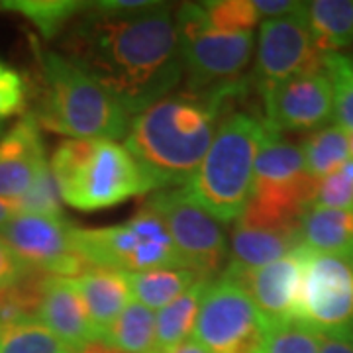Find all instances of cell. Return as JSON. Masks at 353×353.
Instances as JSON below:
<instances>
[{"instance_id":"cell-6","label":"cell","mask_w":353,"mask_h":353,"mask_svg":"<svg viewBox=\"0 0 353 353\" xmlns=\"http://www.w3.org/2000/svg\"><path fill=\"white\" fill-rule=\"evenodd\" d=\"M175 24L187 90L232 102L245 97L250 79L243 77V71L252 61L253 32H216L210 28L204 6L194 2L176 8Z\"/></svg>"},{"instance_id":"cell-32","label":"cell","mask_w":353,"mask_h":353,"mask_svg":"<svg viewBox=\"0 0 353 353\" xmlns=\"http://www.w3.org/2000/svg\"><path fill=\"white\" fill-rule=\"evenodd\" d=\"M310 208H338L353 212V181L341 169L322 176Z\"/></svg>"},{"instance_id":"cell-18","label":"cell","mask_w":353,"mask_h":353,"mask_svg":"<svg viewBox=\"0 0 353 353\" xmlns=\"http://www.w3.org/2000/svg\"><path fill=\"white\" fill-rule=\"evenodd\" d=\"M38 320L75 352L90 341H101L90 324L87 306L69 277H48L39 303Z\"/></svg>"},{"instance_id":"cell-37","label":"cell","mask_w":353,"mask_h":353,"mask_svg":"<svg viewBox=\"0 0 353 353\" xmlns=\"http://www.w3.org/2000/svg\"><path fill=\"white\" fill-rule=\"evenodd\" d=\"M320 353H353V328L322 334Z\"/></svg>"},{"instance_id":"cell-36","label":"cell","mask_w":353,"mask_h":353,"mask_svg":"<svg viewBox=\"0 0 353 353\" xmlns=\"http://www.w3.org/2000/svg\"><path fill=\"white\" fill-rule=\"evenodd\" d=\"M303 4L304 2H292V0H253V6L259 14V18H265V20L289 16L301 10Z\"/></svg>"},{"instance_id":"cell-22","label":"cell","mask_w":353,"mask_h":353,"mask_svg":"<svg viewBox=\"0 0 353 353\" xmlns=\"http://www.w3.org/2000/svg\"><path fill=\"white\" fill-rule=\"evenodd\" d=\"M316 48L343 53L353 48V0H314L304 6Z\"/></svg>"},{"instance_id":"cell-40","label":"cell","mask_w":353,"mask_h":353,"mask_svg":"<svg viewBox=\"0 0 353 353\" xmlns=\"http://www.w3.org/2000/svg\"><path fill=\"white\" fill-rule=\"evenodd\" d=\"M14 216H16V210H14L12 204H8V202L0 199V228L4 226V224H8Z\"/></svg>"},{"instance_id":"cell-21","label":"cell","mask_w":353,"mask_h":353,"mask_svg":"<svg viewBox=\"0 0 353 353\" xmlns=\"http://www.w3.org/2000/svg\"><path fill=\"white\" fill-rule=\"evenodd\" d=\"M301 240L314 253L353 257V212L308 208L301 218Z\"/></svg>"},{"instance_id":"cell-33","label":"cell","mask_w":353,"mask_h":353,"mask_svg":"<svg viewBox=\"0 0 353 353\" xmlns=\"http://www.w3.org/2000/svg\"><path fill=\"white\" fill-rule=\"evenodd\" d=\"M26 85L22 75L0 63V124L24 110Z\"/></svg>"},{"instance_id":"cell-31","label":"cell","mask_w":353,"mask_h":353,"mask_svg":"<svg viewBox=\"0 0 353 353\" xmlns=\"http://www.w3.org/2000/svg\"><path fill=\"white\" fill-rule=\"evenodd\" d=\"M16 214H34V216H48V218H65L63 216V201L59 196L57 183L53 179L51 167L48 165L32 189L26 192L20 201L14 206Z\"/></svg>"},{"instance_id":"cell-15","label":"cell","mask_w":353,"mask_h":353,"mask_svg":"<svg viewBox=\"0 0 353 353\" xmlns=\"http://www.w3.org/2000/svg\"><path fill=\"white\" fill-rule=\"evenodd\" d=\"M308 253L310 250L301 243L277 261L234 279L248 290L269 326L294 320Z\"/></svg>"},{"instance_id":"cell-41","label":"cell","mask_w":353,"mask_h":353,"mask_svg":"<svg viewBox=\"0 0 353 353\" xmlns=\"http://www.w3.org/2000/svg\"><path fill=\"white\" fill-rule=\"evenodd\" d=\"M4 136V128H2V124H0V138Z\"/></svg>"},{"instance_id":"cell-29","label":"cell","mask_w":353,"mask_h":353,"mask_svg":"<svg viewBox=\"0 0 353 353\" xmlns=\"http://www.w3.org/2000/svg\"><path fill=\"white\" fill-rule=\"evenodd\" d=\"M322 334L303 322L289 320L269 326L261 353H320Z\"/></svg>"},{"instance_id":"cell-9","label":"cell","mask_w":353,"mask_h":353,"mask_svg":"<svg viewBox=\"0 0 353 353\" xmlns=\"http://www.w3.org/2000/svg\"><path fill=\"white\" fill-rule=\"evenodd\" d=\"M269 322L248 290L234 279L210 281L192 340L210 353H261Z\"/></svg>"},{"instance_id":"cell-25","label":"cell","mask_w":353,"mask_h":353,"mask_svg":"<svg viewBox=\"0 0 353 353\" xmlns=\"http://www.w3.org/2000/svg\"><path fill=\"white\" fill-rule=\"evenodd\" d=\"M301 152L308 175L318 181L338 171L347 159H352L350 136L336 124L318 128L312 134H308L301 141Z\"/></svg>"},{"instance_id":"cell-30","label":"cell","mask_w":353,"mask_h":353,"mask_svg":"<svg viewBox=\"0 0 353 353\" xmlns=\"http://www.w3.org/2000/svg\"><path fill=\"white\" fill-rule=\"evenodd\" d=\"M202 6L210 28L224 34L253 32V28L261 20L253 6V0H212L202 2Z\"/></svg>"},{"instance_id":"cell-34","label":"cell","mask_w":353,"mask_h":353,"mask_svg":"<svg viewBox=\"0 0 353 353\" xmlns=\"http://www.w3.org/2000/svg\"><path fill=\"white\" fill-rule=\"evenodd\" d=\"M157 4L159 2H148V0H101V2H87V12L102 18H126V16L148 12Z\"/></svg>"},{"instance_id":"cell-4","label":"cell","mask_w":353,"mask_h":353,"mask_svg":"<svg viewBox=\"0 0 353 353\" xmlns=\"http://www.w3.org/2000/svg\"><path fill=\"white\" fill-rule=\"evenodd\" d=\"M41 97L34 116L46 130L71 139L126 136L130 114L104 88L57 51L41 53Z\"/></svg>"},{"instance_id":"cell-23","label":"cell","mask_w":353,"mask_h":353,"mask_svg":"<svg viewBox=\"0 0 353 353\" xmlns=\"http://www.w3.org/2000/svg\"><path fill=\"white\" fill-rule=\"evenodd\" d=\"M128 279L134 301L153 312H159L183 292H187L201 277L185 267H163L141 273H128Z\"/></svg>"},{"instance_id":"cell-12","label":"cell","mask_w":353,"mask_h":353,"mask_svg":"<svg viewBox=\"0 0 353 353\" xmlns=\"http://www.w3.org/2000/svg\"><path fill=\"white\" fill-rule=\"evenodd\" d=\"M304 6L306 2L289 16L261 22L252 75L259 92L290 77L322 71L324 53L316 48Z\"/></svg>"},{"instance_id":"cell-16","label":"cell","mask_w":353,"mask_h":353,"mask_svg":"<svg viewBox=\"0 0 353 353\" xmlns=\"http://www.w3.org/2000/svg\"><path fill=\"white\" fill-rule=\"evenodd\" d=\"M48 165L38 118L26 114L0 138V199L16 206Z\"/></svg>"},{"instance_id":"cell-7","label":"cell","mask_w":353,"mask_h":353,"mask_svg":"<svg viewBox=\"0 0 353 353\" xmlns=\"http://www.w3.org/2000/svg\"><path fill=\"white\" fill-rule=\"evenodd\" d=\"M318 179L308 175L301 145L269 132L255 159L250 202L240 224L265 228L301 226L312 206Z\"/></svg>"},{"instance_id":"cell-2","label":"cell","mask_w":353,"mask_h":353,"mask_svg":"<svg viewBox=\"0 0 353 353\" xmlns=\"http://www.w3.org/2000/svg\"><path fill=\"white\" fill-rule=\"evenodd\" d=\"M232 104L185 88L136 114L124 148L153 190L179 189L189 183Z\"/></svg>"},{"instance_id":"cell-10","label":"cell","mask_w":353,"mask_h":353,"mask_svg":"<svg viewBox=\"0 0 353 353\" xmlns=\"http://www.w3.org/2000/svg\"><path fill=\"white\" fill-rule=\"evenodd\" d=\"M145 206L163 220L185 269L210 279L224 267L228 259L224 228L192 201L183 187L157 190Z\"/></svg>"},{"instance_id":"cell-39","label":"cell","mask_w":353,"mask_h":353,"mask_svg":"<svg viewBox=\"0 0 353 353\" xmlns=\"http://www.w3.org/2000/svg\"><path fill=\"white\" fill-rule=\"evenodd\" d=\"M171 353H210V352H208L204 345H201L199 341L190 338V340H187L185 343H181V345H179L176 350H173Z\"/></svg>"},{"instance_id":"cell-13","label":"cell","mask_w":353,"mask_h":353,"mask_svg":"<svg viewBox=\"0 0 353 353\" xmlns=\"http://www.w3.org/2000/svg\"><path fill=\"white\" fill-rule=\"evenodd\" d=\"M73 230L65 218L16 214L0 228V236L30 271L75 279L88 265L75 252Z\"/></svg>"},{"instance_id":"cell-27","label":"cell","mask_w":353,"mask_h":353,"mask_svg":"<svg viewBox=\"0 0 353 353\" xmlns=\"http://www.w3.org/2000/svg\"><path fill=\"white\" fill-rule=\"evenodd\" d=\"M0 353H71L38 318L0 322Z\"/></svg>"},{"instance_id":"cell-5","label":"cell","mask_w":353,"mask_h":353,"mask_svg":"<svg viewBox=\"0 0 353 353\" xmlns=\"http://www.w3.org/2000/svg\"><path fill=\"white\" fill-rule=\"evenodd\" d=\"M50 167L61 201L83 212L153 192L136 159L112 139H65Z\"/></svg>"},{"instance_id":"cell-3","label":"cell","mask_w":353,"mask_h":353,"mask_svg":"<svg viewBox=\"0 0 353 353\" xmlns=\"http://www.w3.org/2000/svg\"><path fill=\"white\" fill-rule=\"evenodd\" d=\"M265 120L248 112L222 118L201 165L183 187L218 222L238 220L252 194L255 159L269 136Z\"/></svg>"},{"instance_id":"cell-35","label":"cell","mask_w":353,"mask_h":353,"mask_svg":"<svg viewBox=\"0 0 353 353\" xmlns=\"http://www.w3.org/2000/svg\"><path fill=\"white\" fill-rule=\"evenodd\" d=\"M30 273L20 257L10 250V245L0 236V292L14 287Z\"/></svg>"},{"instance_id":"cell-1","label":"cell","mask_w":353,"mask_h":353,"mask_svg":"<svg viewBox=\"0 0 353 353\" xmlns=\"http://www.w3.org/2000/svg\"><path fill=\"white\" fill-rule=\"evenodd\" d=\"M61 46L65 57L128 114L163 101L185 77L175 16L163 2L126 18H102L85 8Z\"/></svg>"},{"instance_id":"cell-24","label":"cell","mask_w":353,"mask_h":353,"mask_svg":"<svg viewBox=\"0 0 353 353\" xmlns=\"http://www.w3.org/2000/svg\"><path fill=\"white\" fill-rule=\"evenodd\" d=\"M87 2L77 0H2L0 10L20 14L38 28L43 39L57 38L85 12Z\"/></svg>"},{"instance_id":"cell-19","label":"cell","mask_w":353,"mask_h":353,"mask_svg":"<svg viewBox=\"0 0 353 353\" xmlns=\"http://www.w3.org/2000/svg\"><path fill=\"white\" fill-rule=\"evenodd\" d=\"M73 281L83 303L87 306L92 328L97 332L99 340H104L114 320L134 301L128 273L92 267Z\"/></svg>"},{"instance_id":"cell-8","label":"cell","mask_w":353,"mask_h":353,"mask_svg":"<svg viewBox=\"0 0 353 353\" xmlns=\"http://www.w3.org/2000/svg\"><path fill=\"white\" fill-rule=\"evenodd\" d=\"M73 243L88 269L141 273L163 267H185L163 220L150 206H143L124 224L75 228Z\"/></svg>"},{"instance_id":"cell-38","label":"cell","mask_w":353,"mask_h":353,"mask_svg":"<svg viewBox=\"0 0 353 353\" xmlns=\"http://www.w3.org/2000/svg\"><path fill=\"white\" fill-rule=\"evenodd\" d=\"M71 353H124L120 352V350H116L112 345H108L106 341H90L87 343L85 347H81V350H75V352Z\"/></svg>"},{"instance_id":"cell-26","label":"cell","mask_w":353,"mask_h":353,"mask_svg":"<svg viewBox=\"0 0 353 353\" xmlns=\"http://www.w3.org/2000/svg\"><path fill=\"white\" fill-rule=\"evenodd\" d=\"M102 341L124 353H153L155 312L132 301L124 312L114 320Z\"/></svg>"},{"instance_id":"cell-11","label":"cell","mask_w":353,"mask_h":353,"mask_svg":"<svg viewBox=\"0 0 353 353\" xmlns=\"http://www.w3.org/2000/svg\"><path fill=\"white\" fill-rule=\"evenodd\" d=\"M294 320L320 334L353 328V257L308 253Z\"/></svg>"},{"instance_id":"cell-14","label":"cell","mask_w":353,"mask_h":353,"mask_svg":"<svg viewBox=\"0 0 353 353\" xmlns=\"http://www.w3.org/2000/svg\"><path fill=\"white\" fill-rule=\"evenodd\" d=\"M271 132H306L334 120V92L324 71L303 73L259 92Z\"/></svg>"},{"instance_id":"cell-28","label":"cell","mask_w":353,"mask_h":353,"mask_svg":"<svg viewBox=\"0 0 353 353\" xmlns=\"http://www.w3.org/2000/svg\"><path fill=\"white\" fill-rule=\"evenodd\" d=\"M322 71L334 92V122L353 136V53H324Z\"/></svg>"},{"instance_id":"cell-17","label":"cell","mask_w":353,"mask_h":353,"mask_svg":"<svg viewBox=\"0 0 353 353\" xmlns=\"http://www.w3.org/2000/svg\"><path fill=\"white\" fill-rule=\"evenodd\" d=\"M303 243L301 226L265 228L236 224L228 243V263L222 277L238 279L289 255Z\"/></svg>"},{"instance_id":"cell-20","label":"cell","mask_w":353,"mask_h":353,"mask_svg":"<svg viewBox=\"0 0 353 353\" xmlns=\"http://www.w3.org/2000/svg\"><path fill=\"white\" fill-rule=\"evenodd\" d=\"M210 285V279L201 277L187 292L167 304L155 314V345L153 353H171L181 343L192 338L196 318L201 312L204 292Z\"/></svg>"}]
</instances>
